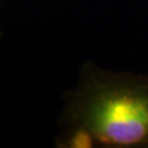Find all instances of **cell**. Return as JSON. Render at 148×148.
Returning a JSON list of instances; mask_svg holds the SVG:
<instances>
[{"mask_svg": "<svg viewBox=\"0 0 148 148\" xmlns=\"http://www.w3.org/2000/svg\"><path fill=\"white\" fill-rule=\"evenodd\" d=\"M62 146L148 148V75L88 64L69 95Z\"/></svg>", "mask_w": 148, "mask_h": 148, "instance_id": "cell-1", "label": "cell"}, {"mask_svg": "<svg viewBox=\"0 0 148 148\" xmlns=\"http://www.w3.org/2000/svg\"><path fill=\"white\" fill-rule=\"evenodd\" d=\"M0 37H1V31H0Z\"/></svg>", "mask_w": 148, "mask_h": 148, "instance_id": "cell-2", "label": "cell"}]
</instances>
